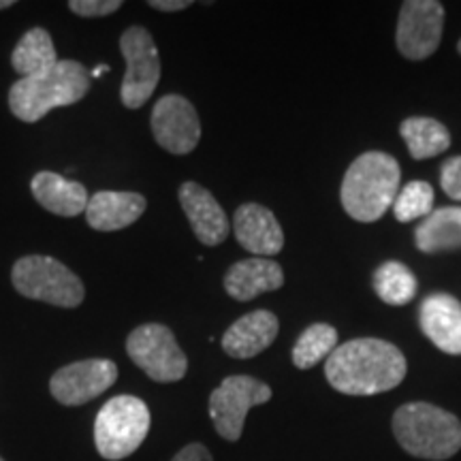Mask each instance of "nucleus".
Masks as SVG:
<instances>
[{
    "instance_id": "obj_8",
    "label": "nucleus",
    "mask_w": 461,
    "mask_h": 461,
    "mask_svg": "<svg viewBox=\"0 0 461 461\" xmlns=\"http://www.w3.org/2000/svg\"><path fill=\"white\" fill-rule=\"evenodd\" d=\"M272 400V387L263 380L238 374L224 378L210 395V419L216 434L229 442H238L244 434L246 414L250 408Z\"/></svg>"
},
{
    "instance_id": "obj_21",
    "label": "nucleus",
    "mask_w": 461,
    "mask_h": 461,
    "mask_svg": "<svg viewBox=\"0 0 461 461\" xmlns=\"http://www.w3.org/2000/svg\"><path fill=\"white\" fill-rule=\"evenodd\" d=\"M58 65L51 34L45 28H31L11 54V67L22 77H41Z\"/></svg>"
},
{
    "instance_id": "obj_6",
    "label": "nucleus",
    "mask_w": 461,
    "mask_h": 461,
    "mask_svg": "<svg viewBox=\"0 0 461 461\" xmlns=\"http://www.w3.org/2000/svg\"><path fill=\"white\" fill-rule=\"evenodd\" d=\"M11 282L20 295L56 308H77L86 297L82 278L54 257L28 255L17 258L11 269Z\"/></svg>"
},
{
    "instance_id": "obj_28",
    "label": "nucleus",
    "mask_w": 461,
    "mask_h": 461,
    "mask_svg": "<svg viewBox=\"0 0 461 461\" xmlns=\"http://www.w3.org/2000/svg\"><path fill=\"white\" fill-rule=\"evenodd\" d=\"M171 461H214L212 459V453L201 445V442H190L184 448H180L176 455H173Z\"/></svg>"
},
{
    "instance_id": "obj_2",
    "label": "nucleus",
    "mask_w": 461,
    "mask_h": 461,
    "mask_svg": "<svg viewBox=\"0 0 461 461\" xmlns=\"http://www.w3.org/2000/svg\"><path fill=\"white\" fill-rule=\"evenodd\" d=\"M402 169L387 152H366L346 171L339 201L353 221L376 222L393 207Z\"/></svg>"
},
{
    "instance_id": "obj_13",
    "label": "nucleus",
    "mask_w": 461,
    "mask_h": 461,
    "mask_svg": "<svg viewBox=\"0 0 461 461\" xmlns=\"http://www.w3.org/2000/svg\"><path fill=\"white\" fill-rule=\"evenodd\" d=\"M177 197L201 244L214 248L229 238L230 222L210 190L197 182H184Z\"/></svg>"
},
{
    "instance_id": "obj_18",
    "label": "nucleus",
    "mask_w": 461,
    "mask_h": 461,
    "mask_svg": "<svg viewBox=\"0 0 461 461\" xmlns=\"http://www.w3.org/2000/svg\"><path fill=\"white\" fill-rule=\"evenodd\" d=\"M285 285V272L274 258L252 257L230 265L224 274V291L235 302H250L263 293L278 291Z\"/></svg>"
},
{
    "instance_id": "obj_5",
    "label": "nucleus",
    "mask_w": 461,
    "mask_h": 461,
    "mask_svg": "<svg viewBox=\"0 0 461 461\" xmlns=\"http://www.w3.org/2000/svg\"><path fill=\"white\" fill-rule=\"evenodd\" d=\"M152 417L148 403L135 395H118L103 403L95 420V447L103 459H126L148 438Z\"/></svg>"
},
{
    "instance_id": "obj_4",
    "label": "nucleus",
    "mask_w": 461,
    "mask_h": 461,
    "mask_svg": "<svg viewBox=\"0 0 461 461\" xmlns=\"http://www.w3.org/2000/svg\"><path fill=\"white\" fill-rule=\"evenodd\" d=\"M92 75L77 60H58L41 77H22L9 90V109L22 122H39L51 109L75 105L88 95Z\"/></svg>"
},
{
    "instance_id": "obj_20",
    "label": "nucleus",
    "mask_w": 461,
    "mask_h": 461,
    "mask_svg": "<svg viewBox=\"0 0 461 461\" xmlns=\"http://www.w3.org/2000/svg\"><path fill=\"white\" fill-rule=\"evenodd\" d=\"M417 248L425 255H440L461 248V207L434 210L417 227Z\"/></svg>"
},
{
    "instance_id": "obj_25",
    "label": "nucleus",
    "mask_w": 461,
    "mask_h": 461,
    "mask_svg": "<svg viewBox=\"0 0 461 461\" xmlns=\"http://www.w3.org/2000/svg\"><path fill=\"white\" fill-rule=\"evenodd\" d=\"M434 212V188L423 180L408 182L393 201V214L400 222L428 218Z\"/></svg>"
},
{
    "instance_id": "obj_7",
    "label": "nucleus",
    "mask_w": 461,
    "mask_h": 461,
    "mask_svg": "<svg viewBox=\"0 0 461 461\" xmlns=\"http://www.w3.org/2000/svg\"><path fill=\"white\" fill-rule=\"evenodd\" d=\"M126 355L154 383H177L186 376L188 357L176 333L160 322H146L126 338Z\"/></svg>"
},
{
    "instance_id": "obj_32",
    "label": "nucleus",
    "mask_w": 461,
    "mask_h": 461,
    "mask_svg": "<svg viewBox=\"0 0 461 461\" xmlns=\"http://www.w3.org/2000/svg\"><path fill=\"white\" fill-rule=\"evenodd\" d=\"M457 51H459V54H461V41L457 43Z\"/></svg>"
},
{
    "instance_id": "obj_26",
    "label": "nucleus",
    "mask_w": 461,
    "mask_h": 461,
    "mask_svg": "<svg viewBox=\"0 0 461 461\" xmlns=\"http://www.w3.org/2000/svg\"><path fill=\"white\" fill-rule=\"evenodd\" d=\"M122 0H71L68 9L79 17H105L122 9Z\"/></svg>"
},
{
    "instance_id": "obj_23",
    "label": "nucleus",
    "mask_w": 461,
    "mask_h": 461,
    "mask_svg": "<svg viewBox=\"0 0 461 461\" xmlns=\"http://www.w3.org/2000/svg\"><path fill=\"white\" fill-rule=\"evenodd\" d=\"M338 348L336 327L327 322H314L305 330L293 346V363L297 370H312L321 361L330 359V355Z\"/></svg>"
},
{
    "instance_id": "obj_30",
    "label": "nucleus",
    "mask_w": 461,
    "mask_h": 461,
    "mask_svg": "<svg viewBox=\"0 0 461 461\" xmlns=\"http://www.w3.org/2000/svg\"><path fill=\"white\" fill-rule=\"evenodd\" d=\"M107 71H109V67H105V65H103V67H96L95 71H92V77H99V75L107 73Z\"/></svg>"
},
{
    "instance_id": "obj_12",
    "label": "nucleus",
    "mask_w": 461,
    "mask_h": 461,
    "mask_svg": "<svg viewBox=\"0 0 461 461\" xmlns=\"http://www.w3.org/2000/svg\"><path fill=\"white\" fill-rule=\"evenodd\" d=\"M118 380V366L112 359H84L68 363L50 378V393L62 406H84L105 393Z\"/></svg>"
},
{
    "instance_id": "obj_31",
    "label": "nucleus",
    "mask_w": 461,
    "mask_h": 461,
    "mask_svg": "<svg viewBox=\"0 0 461 461\" xmlns=\"http://www.w3.org/2000/svg\"><path fill=\"white\" fill-rule=\"evenodd\" d=\"M14 0H0V11L3 9H9V7H14Z\"/></svg>"
},
{
    "instance_id": "obj_17",
    "label": "nucleus",
    "mask_w": 461,
    "mask_h": 461,
    "mask_svg": "<svg viewBox=\"0 0 461 461\" xmlns=\"http://www.w3.org/2000/svg\"><path fill=\"white\" fill-rule=\"evenodd\" d=\"M148 201L140 193L124 190H99L92 194L86 207V221L95 230L113 233L135 224L146 212Z\"/></svg>"
},
{
    "instance_id": "obj_3",
    "label": "nucleus",
    "mask_w": 461,
    "mask_h": 461,
    "mask_svg": "<svg viewBox=\"0 0 461 461\" xmlns=\"http://www.w3.org/2000/svg\"><path fill=\"white\" fill-rule=\"evenodd\" d=\"M391 428L400 447L412 457L445 461L461 451V420L434 403H403L395 411Z\"/></svg>"
},
{
    "instance_id": "obj_1",
    "label": "nucleus",
    "mask_w": 461,
    "mask_h": 461,
    "mask_svg": "<svg viewBox=\"0 0 461 461\" xmlns=\"http://www.w3.org/2000/svg\"><path fill=\"white\" fill-rule=\"evenodd\" d=\"M408 363L397 346L378 338L348 339L325 361V376L344 395H378L400 387Z\"/></svg>"
},
{
    "instance_id": "obj_10",
    "label": "nucleus",
    "mask_w": 461,
    "mask_h": 461,
    "mask_svg": "<svg viewBox=\"0 0 461 461\" xmlns=\"http://www.w3.org/2000/svg\"><path fill=\"white\" fill-rule=\"evenodd\" d=\"M442 28L445 7L438 0H406L397 20V50L408 60H425L440 45Z\"/></svg>"
},
{
    "instance_id": "obj_9",
    "label": "nucleus",
    "mask_w": 461,
    "mask_h": 461,
    "mask_svg": "<svg viewBox=\"0 0 461 461\" xmlns=\"http://www.w3.org/2000/svg\"><path fill=\"white\" fill-rule=\"evenodd\" d=\"M120 51L126 60L120 99L124 107L140 109L149 101L160 82L158 48L146 28L131 26L120 37Z\"/></svg>"
},
{
    "instance_id": "obj_24",
    "label": "nucleus",
    "mask_w": 461,
    "mask_h": 461,
    "mask_svg": "<svg viewBox=\"0 0 461 461\" xmlns=\"http://www.w3.org/2000/svg\"><path fill=\"white\" fill-rule=\"evenodd\" d=\"M417 276L400 261L383 263L374 274V291L389 305H406L417 295Z\"/></svg>"
},
{
    "instance_id": "obj_33",
    "label": "nucleus",
    "mask_w": 461,
    "mask_h": 461,
    "mask_svg": "<svg viewBox=\"0 0 461 461\" xmlns=\"http://www.w3.org/2000/svg\"><path fill=\"white\" fill-rule=\"evenodd\" d=\"M0 461H5V459H3V457H0Z\"/></svg>"
},
{
    "instance_id": "obj_11",
    "label": "nucleus",
    "mask_w": 461,
    "mask_h": 461,
    "mask_svg": "<svg viewBox=\"0 0 461 461\" xmlns=\"http://www.w3.org/2000/svg\"><path fill=\"white\" fill-rule=\"evenodd\" d=\"M152 135L169 154L186 157L199 146L201 120L197 109L182 95H165L152 109Z\"/></svg>"
},
{
    "instance_id": "obj_22",
    "label": "nucleus",
    "mask_w": 461,
    "mask_h": 461,
    "mask_svg": "<svg viewBox=\"0 0 461 461\" xmlns=\"http://www.w3.org/2000/svg\"><path fill=\"white\" fill-rule=\"evenodd\" d=\"M400 132L414 160L440 157L451 148V135H448L447 126L434 118H425V115H412V118L403 120Z\"/></svg>"
},
{
    "instance_id": "obj_14",
    "label": "nucleus",
    "mask_w": 461,
    "mask_h": 461,
    "mask_svg": "<svg viewBox=\"0 0 461 461\" xmlns=\"http://www.w3.org/2000/svg\"><path fill=\"white\" fill-rule=\"evenodd\" d=\"M233 233L244 250L261 258L278 255L285 248V233L278 218L261 203H244L235 210Z\"/></svg>"
},
{
    "instance_id": "obj_15",
    "label": "nucleus",
    "mask_w": 461,
    "mask_h": 461,
    "mask_svg": "<svg viewBox=\"0 0 461 461\" xmlns=\"http://www.w3.org/2000/svg\"><path fill=\"white\" fill-rule=\"evenodd\" d=\"M420 331L447 355H461V303L448 293L425 297L419 310Z\"/></svg>"
},
{
    "instance_id": "obj_16",
    "label": "nucleus",
    "mask_w": 461,
    "mask_h": 461,
    "mask_svg": "<svg viewBox=\"0 0 461 461\" xmlns=\"http://www.w3.org/2000/svg\"><path fill=\"white\" fill-rule=\"evenodd\" d=\"M278 331V316L269 310H255L241 316L224 331L222 350L233 359H252L274 344Z\"/></svg>"
},
{
    "instance_id": "obj_27",
    "label": "nucleus",
    "mask_w": 461,
    "mask_h": 461,
    "mask_svg": "<svg viewBox=\"0 0 461 461\" xmlns=\"http://www.w3.org/2000/svg\"><path fill=\"white\" fill-rule=\"evenodd\" d=\"M440 184L447 197L461 201V157L448 158L440 169Z\"/></svg>"
},
{
    "instance_id": "obj_29",
    "label": "nucleus",
    "mask_w": 461,
    "mask_h": 461,
    "mask_svg": "<svg viewBox=\"0 0 461 461\" xmlns=\"http://www.w3.org/2000/svg\"><path fill=\"white\" fill-rule=\"evenodd\" d=\"M149 7L152 9H158V11H167V14H173V11H182V9H188L190 0H149Z\"/></svg>"
},
{
    "instance_id": "obj_19",
    "label": "nucleus",
    "mask_w": 461,
    "mask_h": 461,
    "mask_svg": "<svg viewBox=\"0 0 461 461\" xmlns=\"http://www.w3.org/2000/svg\"><path fill=\"white\" fill-rule=\"evenodd\" d=\"M32 197L43 210L56 216L75 218L88 207V188L82 182L67 180L54 171H39L31 180Z\"/></svg>"
}]
</instances>
